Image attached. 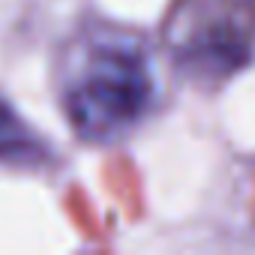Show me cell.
Instances as JSON below:
<instances>
[{
  "label": "cell",
  "instance_id": "cell-1",
  "mask_svg": "<svg viewBox=\"0 0 255 255\" xmlns=\"http://www.w3.org/2000/svg\"><path fill=\"white\" fill-rule=\"evenodd\" d=\"M153 90L150 54L132 33L93 30L78 36L63 60V111L84 141L126 135L150 111Z\"/></svg>",
  "mask_w": 255,
  "mask_h": 255
},
{
  "label": "cell",
  "instance_id": "cell-2",
  "mask_svg": "<svg viewBox=\"0 0 255 255\" xmlns=\"http://www.w3.org/2000/svg\"><path fill=\"white\" fill-rule=\"evenodd\" d=\"M165 48L183 72L201 81L228 78L255 51V0H174Z\"/></svg>",
  "mask_w": 255,
  "mask_h": 255
},
{
  "label": "cell",
  "instance_id": "cell-3",
  "mask_svg": "<svg viewBox=\"0 0 255 255\" xmlns=\"http://www.w3.org/2000/svg\"><path fill=\"white\" fill-rule=\"evenodd\" d=\"M48 147L36 132L15 114V108L0 99V162H45Z\"/></svg>",
  "mask_w": 255,
  "mask_h": 255
}]
</instances>
